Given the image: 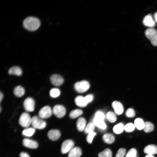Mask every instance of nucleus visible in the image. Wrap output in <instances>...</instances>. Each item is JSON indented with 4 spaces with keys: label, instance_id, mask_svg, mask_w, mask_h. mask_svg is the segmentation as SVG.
<instances>
[{
    "label": "nucleus",
    "instance_id": "a19ab883",
    "mask_svg": "<svg viewBox=\"0 0 157 157\" xmlns=\"http://www.w3.org/2000/svg\"><path fill=\"white\" fill-rule=\"evenodd\" d=\"M154 20L157 23V12L155 13L154 15Z\"/></svg>",
    "mask_w": 157,
    "mask_h": 157
},
{
    "label": "nucleus",
    "instance_id": "aec40b11",
    "mask_svg": "<svg viewBox=\"0 0 157 157\" xmlns=\"http://www.w3.org/2000/svg\"><path fill=\"white\" fill-rule=\"evenodd\" d=\"M93 122L95 126L101 129H105L106 128V126L104 122V120L94 117L93 119Z\"/></svg>",
    "mask_w": 157,
    "mask_h": 157
},
{
    "label": "nucleus",
    "instance_id": "72a5a7b5",
    "mask_svg": "<svg viewBox=\"0 0 157 157\" xmlns=\"http://www.w3.org/2000/svg\"><path fill=\"white\" fill-rule=\"evenodd\" d=\"M96 133L92 131L88 134V135L86 137V140L88 142L91 144L92 142V141L94 136L96 135Z\"/></svg>",
    "mask_w": 157,
    "mask_h": 157
},
{
    "label": "nucleus",
    "instance_id": "ea45409f",
    "mask_svg": "<svg viewBox=\"0 0 157 157\" xmlns=\"http://www.w3.org/2000/svg\"><path fill=\"white\" fill-rule=\"evenodd\" d=\"M20 157H30L29 155L27 153L22 152L19 154Z\"/></svg>",
    "mask_w": 157,
    "mask_h": 157
},
{
    "label": "nucleus",
    "instance_id": "4c0bfd02",
    "mask_svg": "<svg viewBox=\"0 0 157 157\" xmlns=\"http://www.w3.org/2000/svg\"><path fill=\"white\" fill-rule=\"evenodd\" d=\"M152 44L154 46H157V34L149 40Z\"/></svg>",
    "mask_w": 157,
    "mask_h": 157
},
{
    "label": "nucleus",
    "instance_id": "473e14b6",
    "mask_svg": "<svg viewBox=\"0 0 157 157\" xmlns=\"http://www.w3.org/2000/svg\"><path fill=\"white\" fill-rule=\"evenodd\" d=\"M137 151L135 148L131 149L127 152L125 157H137Z\"/></svg>",
    "mask_w": 157,
    "mask_h": 157
},
{
    "label": "nucleus",
    "instance_id": "20e7f679",
    "mask_svg": "<svg viewBox=\"0 0 157 157\" xmlns=\"http://www.w3.org/2000/svg\"><path fill=\"white\" fill-rule=\"evenodd\" d=\"M89 83L87 81H82L76 83L74 85L75 90L79 93H83L86 92L89 88Z\"/></svg>",
    "mask_w": 157,
    "mask_h": 157
},
{
    "label": "nucleus",
    "instance_id": "c9c22d12",
    "mask_svg": "<svg viewBox=\"0 0 157 157\" xmlns=\"http://www.w3.org/2000/svg\"><path fill=\"white\" fill-rule=\"evenodd\" d=\"M126 152V150L124 148H120L118 151L115 157H124Z\"/></svg>",
    "mask_w": 157,
    "mask_h": 157
},
{
    "label": "nucleus",
    "instance_id": "9b49d317",
    "mask_svg": "<svg viewBox=\"0 0 157 157\" xmlns=\"http://www.w3.org/2000/svg\"><path fill=\"white\" fill-rule=\"evenodd\" d=\"M155 21L154 20L152 15L148 14L146 15L144 18L143 23L146 26L152 28L155 25Z\"/></svg>",
    "mask_w": 157,
    "mask_h": 157
},
{
    "label": "nucleus",
    "instance_id": "f704fd0d",
    "mask_svg": "<svg viewBox=\"0 0 157 157\" xmlns=\"http://www.w3.org/2000/svg\"><path fill=\"white\" fill-rule=\"evenodd\" d=\"M125 115L127 117L132 118L135 115V113L134 110L133 108H130L127 110Z\"/></svg>",
    "mask_w": 157,
    "mask_h": 157
},
{
    "label": "nucleus",
    "instance_id": "f03ea898",
    "mask_svg": "<svg viewBox=\"0 0 157 157\" xmlns=\"http://www.w3.org/2000/svg\"><path fill=\"white\" fill-rule=\"evenodd\" d=\"M31 124L34 128L40 129L44 128L46 126V122L37 116H34L32 118Z\"/></svg>",
    "mask_w": 157,
    "mask_h": 157
},
{
    "label": "nucleus",
    "instance_id": "c03bdc74",
    "mask_svg": "<svg viewBox=\"0 0 157 157\" xmlns=\"http://www.w3.org/2000/svg\"><path fill=\"white\" fill-rule=\"evenodd\" d=\"M0 113L1 112V106H0Z\"/></svg>",
    "mask_w": 157,
    "mask_h": 157
},
{
    "label": "nucleus",
    "instance_id": "ddd939ff",
    "mask_svg": "<svg viewBox=\"0 0 157 157\" xmlns=\"http://www.w3.org/2000/svg\"><path fill=\"white\" fill-rule=\"evenodd\" d=\"M60 133L59 131L56 129H51L49 131L47 136L49 138L53 141L57 140L60 136Z\"/></svg>",
    "mask_w": 157,
    "mask_h": 157
},
{
    "label": "nucleus",
    "instance_id": "5701e85b",
    "mask_svg": "<svg viewBox=\"0 0 157 157\" xmlns=\"http://www.w3.org/2000/svg\"><path fill=\"white\" fill-rule=\"evenodd\" d=\"M154 129V126L151 122H146L144 123L143 130L146 133H149L152 131Z\"/></svg>",
    "mask_w": 157,
    "mask_h": 157
},
{
    "label": "nucleus",
    "instance_id": "bb28decb",
    "mask_svg": "<svg viewBox=\"0 0 157 157\" xmlns=\"http://www.w3.org/2000/svg\"><path fill=\"white\" fill-rule=\"evenodd\" d=\"M83 111L80 109H76L72 110L69 113V116L72 118H75L81 115Z\"/></svg>",
    "mask_w": 157,
    "mask_h": 157
},
{
    "label": "nucleus",
    "instance_id": "412c9836",
    "mask_svg": "<svg viewBox=\"0 0 157 157\" xmlns=\"http://www.w3.org/2000/svg\"><path fill=\"white\" fill-rule=\"evenodd\" d=\"M144 33L146 37L150 40L157 34V31L155 29L153 28H150L145 30Z\"/></svg>",
    "mask_w": 157,
    "mask_h": 157
},
{
    "label": "nucleus",
    "instance_id": "58836bf2",
    "mask_svg": "<svg viewBox=\"0 0 157 157\" xmlns=\"http://www.w3.org/2000/svg\"><path fill=\"white\" fill-rule=\"evenodd\" d=\"M85 100L88 104L91 102L93 100V96L91 94H88L85 97Z\"/></svg>",
    "mask_w": 157,
    "mask_h": 157
},
{
    "label": "nucleus",
    "instance_id": "cd10ccee",
    "mask_svg": "<svg viewBox=\"0 0 157 157\" xmlns=\"http://www.w3.org/2000/svg\"><path fill=\"white\" fill-rule=\"evenodd\" d=\"M99 157H112V152L109 149H106L98 154Z\"/></svg>",
    "mask_w": 157,
    "mask_h": 157
},
{
    "label": "nucleus",
    "instance_id": "39448f33",
    "mask_svg": "<svg viewBox=\"0 0 157 157\" xmlns=\"http://www.w3.org/2000/svg\"><path fill=\"white\" fill-rule=\"evenodd\" d=\"M52 110L48 106H46L41 108L38 113L39 117L42 119L49 118L52 114Z\"/></svg>",
    "mask_w": 157,
    "mask_h": 157
},
{
    "label": "nucleus",
    "instance_id": "a211bd4d",
    "mask_svg": "<svg viewBox=\"0 0 157 157\" xmlns=\"http://www.w3.org/2000/svg\"><path fill=\"white\" fill-rule=\"evenodd\" d=\"M86 121L83 117L79 118L76 122V127L78 130L80 131H82L84 130L86 126Z\"/></svg>",
    "mask_w": 157,
    "mask_h": 157
},
{
    "label": "nucleus",
    "instance_id": "6ab92c4d",
    "mask_svg": "<svg viewBox=\"0 0 157 157\" xmlns=\"http://www.w3.org/2000/svg\"><path fill=\"white\" fill-rule=\"evenodd\" d=\"M25 90L24 88L20 85L15 87L13 93L14 95L17 97H21L24 94Z\"/></svg>",
    "mask_w": 157,
    "mask_h": 157
},
{
    "label": "nucleus",
    "instance_id": "1a4fd4ad",
    "mask_svg": "<svg viewBox=\"0 0 157 157\" xmlns=\"http://www.w3.org/2000/svg\"><path fill=\"white\" fill-rule=\"evenodd\" d=\"M52 84L56 86L61 85L64 82L63 78L60 75L57 74L52 75L50 78Z\"/></svg>",
    "mask_w": 157,
    "mask_h": 157
},
{
    "label": "nucleus",
    "instance_id": "e433bc0d",
    "mask_svg": "<svg viewBox=\"0 0 157 157\" xmlns=\"http://www.w3.org/2000/svg\"><path fill=\"white\" fill-rule=\"evenodd\" d=\"M94 118L104 120L105 118L104 114L101 111H98L95 114Z\"/></svg>",
    "mask_w": 157,
    "mask_h": 157
},
{
    "label": "nucleus",
    "instance_id": "a878e982",
    "mask_svg": "<svg viewBox=\"0 0 157 157\" xmlns=\"http://www.w3.org/2000/svg\"><path fill=\"white\" fill-rule=\"evenodd\" d=\"M144 123L143 120L140 118H137L134 121V125L135 127L139 130L143 129Z\"/></svg>",
    "mask_w": 157,
    "mask_h": 157
},
{
    "label": "nucleus",
    "instance_id": "f3484780",
    "mask_svg": "<svg viewBox=\"0 0 157 157\" xmlns=\"http://www.w3.org/2000/svg\"><path fill=\"white\" fill-rule=\"evenodd\" d=\"M8 73L10 75L20 76L22 75V71L21 69L19 67L14 66L9 69Z\"/></svg>",
    "mask_w": 157,
    "mask_h": 157
},
{
    "label": "nucleus",
    "instance_id": "6e6552de",
    "mask_svg": "<svg viewBox=\"0 0 157 157\" xmlns=\"http://www.w3.org/2000/svg\"><path fill=\"white\" fill-rule=\"evenodd\" d=\"M74 143L71 140H67L64 141L61 145V152L63 154L67 153L74 148Z\"/></svg>",
    "mask_w": 157,
    "mask_h": 157
},
{
    "label": "nucleus",
    "instance_id": "c756f323",
    "mask_svg": "<svg viewBox=\"0 0 157 157\" xmlns=\"http://www.w3.org/2000/svg\"><path fill=\"white\" fill-rule=\"evenodd\" d=\"M60 90L58 88H53L51 89L49 91L50 96L53 98L58 97L60 94Z\"/></svg>",
    "mask_w": 157,
    "mask_h": 157
},
{
    "label": "nucleus",
    "instance_id": "4468645a",
    "mask_svg": "<svg viewBox=\"0 0 157 157\" xmlns=\"http://www.w3.org/2000/svg\"><path fill=\"white\" fill-rule=\"evenodd\" d=\"M112 106L114 110L118 115H121L123 112L124 109L122 104L119 101H115L112 104Z\"/></svg>",
    "mask_w": 157,
    "mask_h": 157
},
{
    "label": "nucleus",
    "instance_id": "2eb2a0df",
    "mask_svg": "<svg viewBox=\"0 0 157 157\" xmlns=\"http://www.w3.org/2000/svg\"><path fill=\"white\" fill-rule=\"evenodd\" d=\"M75 102L77 106L81 107L86 106L88 104L85 97L81 96H77L75 99Z\"/></svg>",
    "mask_w": 157,
    "mask_h": 157
},
{
    "label": "nucleus",
    "instance_id": "37998d69",
    "mask_svg": "<svg viewBox=\"0 0 157 157\" xmlns=\"http://www.w3.org/2000/svg\"><path fill=\"white\" fill-rule=\"evenodd\" d=\"M145 157H154L153 155H147Z\"/></svg>",
    "mask_w": 157,
    "mask_h": 157
},
{
    "label": "nucleus",
    "instance_id": "79ce46f5",
    "mask_svg": "<svg viewBox=\"0 0 157 157\" xmlns=\"http://www.w3.org/2000/svg\"><path fill=\"white\" fill-rule=\"evenodd\" d=\"M3 93L1 92H0V102H1V101L2 100L3 98Z\"/></svg>",
    "mask_w": 157,
    "mask_h": 157
},
{
    "label": "nucleus",
    "instance_id": "9d476101",
    "mask_svg": "<svg viewBox=\"0 0 157 157\" xmlns=\"http://www.w3.org/2000/svg\"><path fill=\"white\" fill-rule=\"evenodd\" d=\"M22 143L25 147L32 149H36L38 146V144L36 141L28 138L23 139Z\"/></svg>",
    "mask_w": 157,
    "mask_h": 157
},
{
    "label": "nucleus",
    "instance_id": "dca6fc26",
    "mask_svg": "<svg viewBox=\"0 0 157 157\" xmlns=\"http://www.w3.org/2000/svg\"><path fill=\"white\" fill-rule=\"evenodd\" d=\"M82 154V151L78 147H75L72 149L69 153L68 157H80Z\"/></svg>",
    "mask_w": 157,
    "mask_h": 157
},
{
    "label": "nucleus",
    "instance_id": "423d86ee",
    "mask_svg": "<svg viewBox=\"0 0 157 157\" xmlns=\"http://www.w3.org/2000/svg\"><path fill=\"white\" fill-rule=\"evenodd\" d=\"M52 110L53 114L59 118L63 117L66 113L65 108L64 106L60 105H56L53 107Z\"/></svg>",
    "mask_w": 157,
    "mask_h": 157
},
{
    "label": "nucleus",
    "instance_id": "4be33fe9",
    "mask_svg": "<svg viewBox=\"0 0 157 157\" xmlns=\"http://www.w3.org/2000/svg\"><path fill=\"white\" fill-rule=\"evenodd\" d=\"M103 139L105 142L109 144L113 143L115 139L113 135L109 133L104 134L103 136Z\"/></svg>",
    "mask_w": 157,
    "mask_h": 157
},
{
    "label": "nucleus",
    "instance_id": "f8f14e48",
    "mask_svg": "<svg viewBox=\"0 0 157 157\" xmlns=\"http://www.w3.org/2000/svg\"><path fill=\"white\" fill-rule=\"evenodd\" d=\"M144 152L147 155H153L157 153V146L154 144H149L146 146Z\"/></svg>",
    "mask_w": 157,
    "mask_h": 157
},
{
    "label": "nucleus",
    "instance_id": "0eeeda50",
    "mask_svg": "<svg viewBox=\"0 0 157 157\" xmlns=\"http://www.w3.org/2000/svg\"><path fill=\"white\" fill-rule=\"evenodd\" d=\"M35 102L31 97H28L25 99L23 102L24 109L27 112H33L35 109Z\"/></svg>",
    "mask_w": 157,
    "mask_h": 157
},
{
    "label": "nucleus",
    "instance_id": "b1692460",
    "mask_svg": "<svg viewBox=\"0 0 157 157\" xmlns=\"http://www.w3.org/2000/svg\"><path fill=\"white\" fill-rule=\"evenodd\" d=\"M35 131V129L34 128H27L24 129L22 131V134L25 136L31 137Z\"/></svg>",
    "mask_w": 157,
    "mask_h": 157
},
{
    "label": "nucleus",
    "instance_id": "7c9ffc66",
    "mask_svg": "<svg viewBox=\"0 0 157 157\" xmlns=\"http://www.w3.org/2000/svg\"><path fill=\"white\" fill-rule=\"evenodd\" d=\"M106 117L108 121L111 123L114 122L117 119L116 115L111 111L108 112L106 114Z\"/></svg>",
    "mask_w": 157,
    "mask_h": 157
},
{
    "label": "nucleus",
    "instance_id": "2f4dec72",
    "mask_svg": "<svg viewBox=\"0 0 157 157\" xmlns=\"http://www.w3.org/2000/svg\"><path fill=\"white\" fill-rule=\"evenodd\" d=\"M135 126L132 123H129L126 124L124 126V130L127 132H131L135 129Z\"/></svg>",
    "mask_w": 157,
    "mask_h": 157
},
{
    "label": "nucleus",
    "instance_id": "7ed1b4c3",
    "mask_svg": "<svg viewBox=\"0 0 157 157\" xmlns=\"http://www.w3.org/2000/svg\"><path fill=\"white\" fill-rule=\"evenodd\" d=\"M32 118L30 115L26 112L22 114L19 120V123L22 127L27 128L31 124Z\"/></svg>",
    "mask_w": 157,
    "mask_h": 157
},
{
    "label": "nucleus",
    "instance_id": "f257e3e1",
    "mask_svg": "<svg viewBox=\"0 0 157 157\" xmlns=\"http://www.w3.org/2000/svg\"><path fill=\"white\" fill-rule=\"evenodd\" d=\"M24 27L27 30L33 31L37 30L40 25V22L37 18L29 16L25 19L23 21Z\"/></svg>",
    "mask_w": 157,
    "mask_h": 157
},
{
    "label": "nucleus",
    "instance_id": "c85d7f7f",
    "mask_svg": "<svg viewBox=\"0 0 157 157\" xmlns=\"http://www.w3.org/2000/svg\"><path fill=\"white\" fill-rule=\"evenodd\" d=\"M95 126L93 122H91L88 123L86 126L84 130L85 133L88 134L91 132L94 131Z\"/></svg>",
    "mask_w": 157,
    "mask_h": 157
},
{
    "label": "nucleus",
    "instance_id": "393cba45",
    "mask_svg": "<svg viewBox=\"0 0 157 157\" xmlns=\"http://www.w3.org/2000/svg\"><path fill=\"white\" fill-rule=\"evenodd\" d=\"M124 129V126L122 123H119L115 125L113 128L114 132L117 134L122 133Z\"/></svg>",
    "mask_w": 157,
    "mask_h": 157
}]
</instances>
